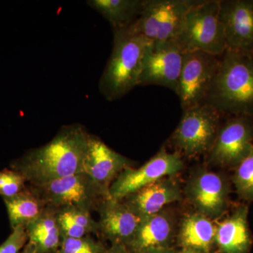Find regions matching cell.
<instances>
[{"mask_svg":"<svg viewBox=\"0 0 253 253\" xmlns=\"http://www.w3.org/2000/svg\"><path fill=\"white\" fill-rule=\"evenodd\" d=\"M219 57L204 51H184L176 92L183 111L206 103L219 68Z\"/></svg>","mask_w":253,"mask_h":253,"instance_id":"cell-8","label":"cell"},{"mask_svg":"<svg viewBox=\"0 0 253 253\" xmlns=\"http://www.w3.org/2000/svg\"><path fill=\"white\" fill-rule=\"evenodd\" d=\"M26 229L28 241L36 246V253H59L62 237L54 210L46 208Z\"/></svg>","mask_w":253,"mask_h":253,"instance_id":"cell-20","label":"cell"},{"mask_svg":"<svg viewBox=\"0 0 253 253\" xmlns=\"http://www.w3.org/2000/svg\"><path fill=\"white\" fill-rule=\"evenodd\" d=\"M36 246H34L31 242L28 241V244L26 245L23 248L22 252L20 253H36Z\"/></svg>","mask_w":253,"mask_h":253,"instance_id":"cell-30","label":"cell"},{"mask_svg":"<svg viewBox=\"0 0 253 253\" xmlns=\"http://www.w3.org/2000/svg\"><path fill=\"white\" fill-rule=\"evenodd\" d=\"M176 251L171 248H166V249H159L151 250V251H146L144 253H176Z\"/></svg>","mask_w":253,"mask_h":253,"instance_id":"cell-29","label":"cell"},{"mask_svg":"<svg viewBox=\"0 0 253 253\" xmlns=\"http://www.w3.org/2000/svg\"><path fill=\"white\" fill-rule=\"evenodd\" d=\"M230 192L226 176L204 169L190 177L185 188L186 198L197 212L211 219L221 217L226 212Z\"/></svg>","mask_w":253,"mask_h":253,"instance_id":"cell-12","label":"cell"},{"mask_svg":"<svg viewBox=\"0 0 253 253\" xmlns=\"http://www.w3.org/2000/svg\"><path fill=\"white\" fill-rule=\"evenodd\" d=\"M145 0H89L86 4L107 20L113 31L124 29L138 18Z\"/></svg>","mask_w":253,"mask_h":253,"instance_id":"cell-21","label":"cell"},{"mask_svg":"<svg viewBox=\"0 0 253 253\" xmlns=\"http://www.w3.org/2000/svg\"><path fill=\"white\" fill-rule=\"evenodd\" d=\"M103 253H131L126 246L113 244L109 248L106 247Z\"/></svg>","mask_w":253,"mask_h":253,"instance_id":"cell-28","label":"cell"},{"mask_svg":"<svg viewBox=\"0 0 253 253\" xmlns=\"http://www.w3.org/2000/svg\"><path fill=\"white\" fill-rule=\"evenodd\" d=\"M176 253H206L196 250L191 249H181V251H176Z\"/></svg>","mask_w":253,"mask_h":253,"instance_id":"cell-31","label":"cell"},{"mask_svg":"<svg viewBox=\"0 0 253 253\" xmlns=\"http://www.w3.org/2000/svg\"><path fill=\"white\" fill-rule=\"evenodd\" d=\"M3 199L11 230L18 226L26 227L32 221L38 219L46 209L45 204L29 185L22 192Z\"/></svg>","mask_w":253,"mask_h":253,"instance_id":"cell-22","label":"cell"},{"mask_svg":"<svg viewBox=\"0 0 253 253\" xmlns=\"http://www.w3.org/2000/svg\"><path fill=\"white\" fill-rule=\"evenodd\" d=\"M113 33L112 51L99 83L100 93L110 101L121 99L139 86L143 60L152 43L126 28Z\"/></svg>","mask_w":253,"mask_h":253,"instance_id":"cell-3","label":"cell"},{"mask_svg":"<svg viewBox=\"0 0 253 253\" xmlns=\"http://www.w3.org/2000/svg\"><path fill=\"white\" fill-rule=\"evenodd\" d=\"M227 49L253 56V0H219Z\"/></svg>","mask_w":253,"mask_h":253,"instance_id":"cell-13","label":"cell"},{"mask_svg":"<svg viewBox=\"0 0 253 253\" xmlns=\"http://www.w3.org/2000/svg\"><path fill=\"white\" fill-rule=\"evenodd\" d=\"M56 211L62 239L64 238H78L98 235L97 221L91 217V213L77 208H66Z\"/></svg>","mask_w":253,"mask_h":253,"instance_id":"cell-23","label":"cell"},{"mask_svg":"<svg viewBox=\"0 0 253 253\" xmlns=\"http://www.w3.org/2000/svg\"><path fill=\"white\" fill-rule=\"evenodd\" d=\"M129 167L132 166L128 158L111 149L99 136L89 134L83 172L109 191L113 181Z\"/></svg>","mask_w":253,"mask_h":253,"instance_id":"cell-14","label":"cell"},{"mask_svg":"<svg viewBox=\"0 0 253 253\" xmlns=\"http://www.w3.org/2000/svg\"><path fill=\"white\" fill-rule=\"evenodd\" d=\"M106 249L101 240H95L91 236L78 239L64 238L59 253H103Z\"/></svg>","mask_w":253,"mask_h":253,"instance_id":"cell-25","label":"cell"},{"mask_svg":"<svg viewBox=\"0 0 253 253\" xmlns=\"http://www.w3.org/2000/svg\"><path fill=\"white\" fill-rule=\"evenodd\" d=\"M184 51L175 40L151 43L143 60L139 86H166L176 92Z\"/></svg>","mask_w":253,"mask_h":253,"instance_id":"cell-11","label":"cell"},{"mask_svg":"<svg viewBox=\"0 0 253 253\" xmlns=\"http://www.w3.org/2000/svg\"><path fill=\"white\" fill-rule=\"evenodd\" d=\"M249 208L240 205L216 225L215 246L220 253H249L253 246Z\"/></svg>","mask_w":253,"mask_h":253,"instance_id":"cell-17","label":"cell"},{"mask_svg":"<svg viewBox=\"0 0 253 253\" xmlns=\"http://www.w3.org/2000/svg\"><path fill=\"white\" fill-rule=\"evenodd\" d=\"M216 225L199 212L183 218L177 240L181 249H191L210 253L215 244Z\"/></svg>","mask_w":253,"mask_h":253,"instance_id":"cell-19","label":"cell"},{"mask_svg":"<svg viewBox=\"0 0 253 253\" xmlns=\"http://www.w3.org/2000/svg\"><path fill=\"white\" fill-rule=\"evenodd\" d=\"M28 242L26 227L18 226L12 230L9 237L0 246V253H20Z\"/></svg>","mask_w":253,"mask_h":253,"instance_id":"cell-27","label":"cell"},{"mask_svg":"<svg viewBox=\"0 0 253 253\" xmlns=\"http://www.w3.org/2000/svg\"><path fill=\"white\" fill-rule=\"evenodd\" d=\"M183 168L184 163L179 154L162 148L140 168L129 167L123 170L111 184L110 196L115 200L123 199L144 186L177 174Z\"/></svg>","mask_w":253,"mask_h":253,"instance_id":"cell-10","label":"cell"},{"mask_svg":"<svg viewBox=\"0 0 253 253\" xmlns=\"http://www.w3.org/2000/svg\"><path fill=\"white\" fill-rule=\"evenodd\" d=\"M89 136L79 123L63 126L49 142L28 150L10 167L33 186L83 172Z\"/></svg>","mask_w":253,"mask_h":253,"instance_id":"cell-1","label":"cell"},{"mask_svg":"<svg viewBox=\"0 0 253 253\" xmlns=\"http://www.w3.org/2000/svg\"><path fill=\"white\" fill-rule=\"evenodd\" d=\"M174 40L183 51L221 56L227 49L219 18V0H202L188 11Z\"/></svg>","mask_w":253,"mask_h":253,"instance_id":"cell-4","label":"cell"},{"mask_svg":"<svg viewBox=\"0 0 253 253\" xmlns=\"http://www.w3.org/2000/svg\"><path fill=\"white\" fill-rule=\"evenodd\" d=\"M181 199L182 192L179 184L168 176L127 195L121 201L136 215L146 218Z\"/></svg>","mask_w":253,"mask_h":253,"instance_id":"cell-16","label":"cell"},{"mask_svg":"<svg viewBox=\"0 0 253 253\" xmlns=\"http://www.w3.org/2000/svg\"><path fill=\"white\" fill-rule=\"evenodd\" d=\"M253 148V118L232 116L222 123L208 154L209 161L219 167L233 169Z\"/></svg>","mask_w":253,"mask_h":253,"instance_id":"cell-9","label":"cell"},{"mask_svg":"<svg viewBox=\"0 0 253 253\" xmlns=\"http://www.w3.org/2000/svg\"><path fill=\"white\" fill-rule=\"evenodd\" d=\"M223 116L208 103L185 110L171 136V142L187 157L209 154L222 124Z\"/></svg>","mask_w":253,"mask_h":253,"instance_id":"cell-6","label":"cell"},{"mask_svg":"<svg viewBox=\"0 0 253 253\" xmlns=\"http://www.w3.org/2000/svg\"><path fill=\"white\" fill-rule=\"evenodd\" d=\"M206 103L223 114L253 118V56L226 49Z\"/></svg>","mask_w":253,"mask_h":253,"instance_id":"cell-2","label":"cell"},{"mask_svg":"<svg viewBox=\"0 0 253 253\" xmlns=\"http://www.w3.org/2000/svg\"><path fill=\"white\" fill-rule=\"evenodd\" d=\"M174 219L163 210L144 218L126 247L131 253H144L151 250L169 247L174 236Z\"/></svg>","mask_w":253,"mask_h":253,"instance_id":"cell-18","label":"cell"},{"mask_svg":"<svg viewBox=\"0 0 253 253\" xmlns=\"http://www.w3.org/2000/svg\"><path fill=\"white\" fill-rule=\"evenodd\" d=\"M231 181L241 199L253 201V148L234 168Z\"/></svg>","mask_w":253,"mask_h":253,"instance_id":"cell-24","label":"cell"},{"mask_svg":"<svg viewBox=\"0 0 253 253\" xmlns=\"http://www.w3.org/2000/svg\"><path fill=\"white\" fill-rule=\"evenodd\" d=\"M98 236L111 245L127 246L144 218L134 214L121 200H105L98 210Z\"/></svg>","mask_w":253,"mask_h":253,"instance_id":"cell-15","label":"cell"},{"mask_svg":"<svg viewBox=\"0 0 253 253\" xmlns=\"http://www.w3.org/2000/svg\"><path fill=\"white\" fill-rule=\"evenodd\" d=\"M202 0H145L140 14L126 29L152 43L174 40L189 10Z\"/></svg>","mask_w":253,"mask_h":253,"instance_id":"cell-7","label":"cell"},{"mask_svg":"<svg viewBox=\"0 0 253 253\" xmlns=\"http://www.w3.org/2000/svg\"><path fill=\"white\" fill-rule=\"evenodd\" d=\"M28 185L26 178L17 171L7 168L0 171V196L3 199L22 192Z\"/></svg>","mask_w":253,"mask_h":253,"instance_id":"cell-26","label":"cell"},{"mask_svg":"<svg viewBox=\"0 0 253 253\" xmlns=\"http://www.w3.org/2000/svg\"><path fill=\"white\" fill-rule=\"evenodd\" d=\"M30 188L45 204L46 208L57 211L77 208L89 212H97L109 191L103 189L86 173L82 172Z\"/></svg>","mask_w":253,"mask_h":253,"instance_id":"cell-5","label":"cell"}]
</instances>
